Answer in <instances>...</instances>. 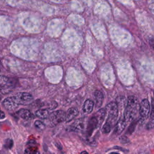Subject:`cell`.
I'll use <instances>...</instances> for the list:
<instances>
[{"instance_id": "cell-14", "label": "cell", "mask_w": 154, "mask_h": 154, "mask_svg": "<svg viewBox=\"0 0 154 154\" xmlns=\"http://www.w3.org/2000/svg\"><path fill=\"white\" fill-rule=\"evenodd\" d=\"M93 102L90 99H87L83 105L82 111L86 114H89L93 111Z\"/></svg>"}, {"instance_id": "cell-12", "label": "cell", "mask_w": 154, "mask_h": 154, "mask_svg": "<svg viewBox=\"0 0 154 154\" xmlns=\"http://www.w3.org/2000/svg\"><path fill=\"white\" fill-rule=\"evenodd\" d=\"M78 114V110L77 108L72 107L69 108L67 112H66V121L70 122L73 119H74Z\"/></svg>"}, {"instance_id": "cell-2", "label": "cell", "mask_w": 154, "mask_h": 154, "mask_svg": "<svg viewBox=\"0 0 154 154\" xmlns=\"http://www.w3.org/2000/svg\"><path fill=\"white\" fill-rule=\"evenodd\" d=\"M16 86V81L14 79L6 76L0 75V91L3 94L11 92Z\"/></svg>"}, {"instance_id": "cell-13", "label": "cell", "mask_w": 154, "mask_h": 154, "mask_svg": "<svg viewBox=\"0 0 154 154\" xmlns=\"http://www.w3.org/2000/svg\"><path fill=\"white\" fill-rule=\"evenodd\" d=\"M95 101H96V108H99L102 106L103 101V93L100 90H96L94 94Z\"/></svg>"}, {"instance_id": "cell-26", "label": "cell", "mask_w": 154, "mask_h": 154, "mask_svg": "<svg viewBox=\"0 0 154 154\" xmlns=\"http://www.w3.org/2000/svg\"><path fill=\"white\" fill-rule=\"evenodd\" d=\"M1 69H2V65H1V63H0V71H1Z\"/></svg>"}, {"instance_id": "cell-20", "label": "cell", "mask_w": 154, "mask_h": 154, "mask_svg": "<svg viewBox=\"0 0 154 154\" xmlns=\"http://www.w3.org/2000/svg\"><path fill=\"white\" fill-rule=\"evenodd\" d=\"M13 140L11 139H7L5 142L4 146L6 149H11L13 147Z\"/></svg>"}, {"instance_id": "cell-22", "label": "cell", "mask_w": 154, "mask_h": 154, "mask_svg": "<svg viewBox=\"0 0 154 154\" xmlns=\"http://www.w3.org/2000/svg\"><path fill=\"white\" fill-rule=\"evenodd\" d=\"M153 127V120H150L148 123L147 124V126H146V128L148 129V130H150L151 129H152Z\"/></svg>"}, {"instance_id": "cell-25", "label": "cell", "mask_w": 154, "mask_h": 154, "mask_svg": "<svg viewBox=\"0 0 154 154\" xmlns=\"http://www.w3.org/2000/svg\"><path fill=\"white\" fill-rule=\"evenodd\" d=\"M81 153H82H82H88V152L87 151H83V152H81Z\"/></svg>"}, {"instance_id": "cell-10", "label": "cell", "mask_w": 154, "mask_h": 154, "mask_svg": "<svg viewBox=\"0 0 154 154\" xmlns=\"http://www.w3.org/2000/svg\"><path fill=\"white\" fill-rule=\"evenodd\" d=\"M17 115L26 120H29L32 119H33L34 116L33 114L31 112V111L27 109H24V108H22L20 109H19L17 112H16Z\"/></svg>"}, {"instance_id": "cell-1", "label": "cell", "mask_w": 154, "mask_h": 154, "mask_svg": "<svg viewBox=\"0 0 154 154\" xmlns=\"http://www.w3.org/2000/svg\"><path fill=\"white\" fill-rule=\"evenodd\" d=\"M138 105V101L135 96H131L128 97L127 105L124 113V119L126 123L134 119L137 114Z\"/></svg>"}, {"instance_id": "cell-6", "label": "cell", "mask_w": 154, "mask_h": 154, "mask_svg": "<svg viewBox=\"0 0 154 154\" xmlns=\"http://www.w3.org/2000/svg\"><path fill=\"white\" fill-rule=\"evenodd\" d=\"M150 105L147 99H143L139 106V113L140 116V119L144 120H146L150 113Z\"/></svg>"}, {"instance_id": "cell-24", "label": "cell", "mask_w": 154, "mask_h": 154, "mask_svg": "<svg viewBox=\"0 0 154 154\" xmlns=\"http://www.w3.org/2000/svg\"><path fill=\"white\" fill-rule=\"evenodd\" d=\"M114 148H115V149H119L118 150H122V151H123V152H128V150H126V149H123V148H122V147H118V146H116V147H114Z\"/></svg>"}, {"instance_id": "cell-3", "label": "cell", "mask_w": 154, "mask_h": 154, "mask_svg": "<svg viewBox=\"0 0 154 154\" xmlns=\"http://www.w3.org/2000/svg\"><path fill=\"white\" fill-rule=\"evenodd\" d=\"M105 110V112L108 113L106 122L110 123L112 126L116 123L119 114V108L117 103L114 102L109 103L106 106Z\"/></svg>"}, {"instance_id": "cell-11", "label": "cell", "mask_w": 154, "mask_h": 154, "mask_svg": "<svg viewBox=\"0 0 154 154\" xmlns=\"http://www.w3.org/2000/svg\"><path fill=\"white\" fill-rule=\"evenodd\" d=\"M126 125V122L125 119H120L116 125L114 133L116 135H120L125 129Z\"/></svg>"}, {"instance_id": "cell-4", "label": "cell", "mask_w": 154, "mask_h": 154, "mask_svg": "<svg viewBox=\"0 0 154 154\" xmlns=\"http://www.w3.org/2000/svg\"><path fill=\"white\" fill-rule=\"evenodd\" d=\"M14 101L17 105H26L30 104L33 100L32 96L26 92L18 93L14 96H12Z\"/></svg>"}, {"instance_id": "cell-19", "label": "cell", "mask_w": 154, "mask_h": 154, "mask_svg": "<svg viewBox=\"0 0 154 154\" xmlns=\"http://www.w3.org/2000/svg\"><path fill=\"white\" fill-rule=\"evenodd\" d=\"M34 125L37 129L40 131H42L45 128V125L40 120H36L34 122Z\"/></svg>"}, {"instance_id": "cell-9", "label": "cell", "mask_w": 154, "mask_h": 154, "mask_svg": "<svg viewBox=\"0 0 154 154\" xmlns=\"http://www.w3.org/2000/svg\"><path fill=\"white\" fill-rule=\"evenodd\" d=\"M84 127V120L82 119H79L76 120L69 127V129L71 131L73 132H80L81 131Z\"/></svg>"}, {"instance_id": "cell-17", "label": "cell", "mask_w": 154, "mask_h": 154, "mask_svg": "<svg viewBox=\"0 0 154 154\" xmlns=\"http://www.w3.org/2000/svg\"><path fill=\"white\" fill-rule=\"evenodd\" d=\"M112 126L110 123H109L106 122V123H105V125L102 127V132L103 134H108V133H109L110 132L111 128H112Z\"/></svg>"}, {"instance_id": "cell-7", "label": "cell", "mask_w": 154, "mask_h": 154, "mask_svg": "<svg viewBox=\"0 0 154 154\" xmlns=\"http://www.w3.org/2000/svg\"><path fill=\"white\" fill-rule=\"evenodd\" d=\"M2 105L8 111H14L15 110L18 105L15 103L12 97H9L5 98L2 102Z\"/></svg>"}, {"instance_id": "cell-15", "label": "cell", "mask_w": 154, "mask_h": 154, "mask_svg": "<svg viewBox=\"0 0 154 154\" xmlns=\"http://www.w3.org/2000/svg\"><path fill=\"white\" fill-rule=\"evenodd\" d=\"M105 114H106V112H105V108H102V109H99L94 114V116L96 117V118L97 119V120L98 121L99 126L101 125V124L102 123L103 121L104 120V119H105Z\"/></svg>"}, {"instance_id": "cell-16", "label": "cell", "mask_w": 154, "mask_h": 154, "mask_svg": "<svg viewBox=\"0 0 154 154\" xmlns=\"http://www.w3.org/2000/svg\"><path fill=\"white\" fill-rule=\"evenodd\" d=\"M50 113L48 109H38L35 112V115L37 117L41 119H48Z\"/></svg>"}, {"instance_id": "cell-18", "label": "cell", "mask_w": 154, "mask_h": 154, "mask_svg": "<svg viewBox=\"0 0 154 154\" xmlns=\"http://www.w3.org/2000/svg\"><path fill=\"white\" fill-rule=\"evenodd\" d=\"M137 121L136 120H134L132 122L131 125L129 126V127L128 128V131L126 132V134H131L135 130V126H136V124H137Z\"/></svg>"}, {"instance_id": "cell-8", "label": "cell", "mask_w": 154, "mask_h": 154, "mask_svg": "<svg viewBox=\"0 0 154 154\" xmlns=\"http://www.w3.org/2000/svg\"><path fill=\"white\" fill-rule=\"evenodd\" d=\"M99 126L98 121L94 115L89 120L87 125V132L88 136H90L93 131Z\"/></svg>"}, {"instance_id": "cell-21", "label": "cell", "mask_w": 154, "mask_h": 154, "mask_svg": "<svg viewBox=\"0 0 154 154\" xmlns=\"http://www.w3.org/2000/svg\"><path fill=\"white\" fill-rule=\"evenodd\" d=\"M119 140H120V141L122 143H129V138H128L126 135L120 136V138H119Z\"/></svg>"}, {"instance_id": "cell-23", "label": "cell", "mask_w": 154, "mask_h": 154, "mask_svg": "<svg viewBox=\"0 0 154 154\" xmlns=\"http://www.w3.org/2000/svg\"><path fill=\"white\" fill-rule=\"evenodd\" d=\"M5 113L1 110V109L0 108V119H3L5 118Z\"/></svg>"}, {"instance_id": "cell-5", "label": "cell", "mask_w": 154, "mask_h": 154, "mask_svg": "<svg viewBox=\"0 0 154 154\" xmlns=\"http://www.w3.org/2000/svg\"><path fill=\"white\" fill-rule=\"evenodd\" d=\"M48 118L49 125L54 126L66 120V112L63 110L55 111L49 114Z\"/></svg>"}]
</instances>
